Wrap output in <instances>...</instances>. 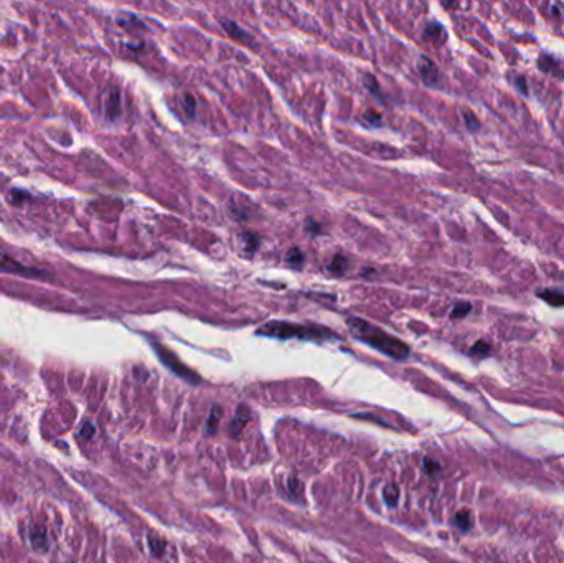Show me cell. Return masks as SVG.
I'll use <instances>...</instances> for the list:
<instances>
[{
	"label": "cell",
	"mask_w": 564,
	"mask_h": 563,
	"mask_svg": "<svg viewBox=\"0 0 564 563\" xmlns=\"http://www.w3.org/2000/svg\"><path fill=\"white\" fill-rule=\"evenodd\" d=\"M348 327L352 329L353 335L358 337L360 340L366 342L368 345L374 347L376 350L383 352L396 360H403L409 355V347L404 342H401L396 337L383 332L380 327H374L369 322L363 321L360 317H348Z\"/></svg>",
	"instance_id": "1"
},
{
	"label": "cell",
	"mask_w": 564,
	"mask_h": 563,
	"mask_svg": "<svg viewBox=\"0 0 564 563\" xmlns=\"http://www.w3.org/2000/svg\"><path fill=\"white\" fill-rule=\"evenodd\" d=\"M417 70H419V73H421V76H422L426 84H429V86H436L437 84L439 71H437L436 65L432 63L429 58H426V56H421V58H419V61H417Z\"/></svg>",
	"instance_id": "4"
},
{
	"label": "cell",
	"mask_w": 564,
	"mask_h": 563,
	"mask_svg": "<svg viewBox=\"0 0 564 563\" xmlns=\"http://www.w3.org/2000/svg\"><path fill=\"white\" fill-rule=\"evenodd\" d=\"M383 496H385V502L390 505V507H394V505L398 504V499H399V491L398 487L394 484H388L383 491Z\"/></svg>",
	"instance_id": "16"
},
{
	"label": "cell",
	"mask_w": 564,
	"mask_h": 563,
	"mask_svg": "<svg viewBox=\"0 0 564 563\" xmlns=\"http://www.w3.org/2000/svg\"><path fill=\"white\" fill-rule=\"evenodd\" d=\"M0 271L4 273H14V274H38L33 270H28V268H25L23 265H20L18 261H15L14 258H10L9 254H5L4 251H0Z\"/></svg>",
	"instance_id": "5"
},
{
	"label": "cell",
	"mask_w": 564,
	"mask_h": 563,
	"mask_svg": "<svg viewBox=\"0 0 564 563\" xmlns=\"http://www.w3.org/2000/svg\"><path fill=\"white\" fill-rule=\"evenodd\" d=\"M463 117H465V124L468 131L475 133V131L480 129V121L477 119V116H475L472 111H463Z\"/></svg>",
	"instance_id": "22"
},
{
	"label": "cell",
	"mask_w": 564,
	"mask_h": 563,
	"mask_svg": "<svg viewBox=\"0 0 564 563\" xmlns=\"http://www.w3.org/2000/svg\"><path fill=\"white\" fill-rule=\"evenodd\" d=\"M181 104H183V109H185V112H186L188 116H190V117L195 116L197 101H195V98H193V95H190V93H185L183 98H181Z\"/></svg>",
	"instance_id": "20"
},
{
	"label": "cell",
	"mask_w": 564,
	"mask_h": 563,
	"mask_svg": "<svg viewBox=\"0 0 564 563\" xmlns=\"http://www.w3.org/2000/svg\"><path fill=\"white\" fill-rule=\"evenodd\" d=\"M286 261L292 266H300L304 263V254L299 248H292L286 254Z\"/></svg>",
	"instance_id": "21"
},
{
	"label": "cell",
	"mask_w": 564,
	"mask_h": 563,
	"mask_svg": "<svg viewBox=\"0 0 564 563\" xmlns=\"http://www.w3.org/2000/svg\"><path fill=\"white\" fill-rule=\"evenodd\" d=\"M363 121L368 122L369 126H380L381 124V114L376 112L374 109H368L365 114H363Z\"/></svg>",
	"instance_id": "23"
},
{
	"label": "cell",
	"mask_w": 564,
	"mask_h": 563,
	"mask_svg": "<svg viewBox=\"0 0 564 563\" xmlns=\"http://www.w3.org/2000/svg\"><path fill=\"white\" fill-rule=\"evenodd\" d=\"M106 112L111 119H114L119 114H121V95H119L117 90H111L108 93V98H106Z\"/></svg>",
	"instance_id": "8"
},
{
	"label": "cell",
	"mask_w": 564,
	"mask_h": 563,
	"mask_svg": "<svg viewBox=\"0 0 564 563\" xmlns=\"http://www.w3.org/2000/svg\"><path fill=\"white\" fill-rule=\"evenodd\" d=\"M70 563H71V561H70Z\"/></svg>",
	"instance_id": "30"
},
{
	"label": "cell",
	"mask_w": 564,
	"mask_h": 563,
	"mask_svg": "<svg viewBox=\"0 0 564 563\" xmlns=\"http://www.w3.org/2000/svg\"><path fill=\"white\" fill-rule=\"evenodd\" d=\"M149 547H150V552H152L155 556H160L162 553L165 552V542L157 535L149 537Z\"/></svg>",
	"instance_id": "17"
},
{
	"label": "cell",
	"mask_w": 564,
	"mask_h": 563,
	"mask_svg": "<svg viewBox=\"0 0 564 563\" xmlns=\"http://www.w3.org/2000/svg\"><path fill=\"white\" fill-rule=\"evenodd\" d=\"M30 540L35 550H46L48 539H46V530L41 525H35L30 529Z\"/></svg>",
	"instance_id": "9"
},
{
	"label": "cell",
	"mask_w": 564,
	"mask_h": 563,
	"mask_svg": "<svg viewBox=\"0 0 564 563\" xmlns=\"http://www.w3.org/2000/svg\"><path fill=\"white\" fill-rule=\"evenodd\" d=\"M422 35H424L426 40L434 41V43H437V45H441V43H444V41H446V38H447V35H446V32H444L442 25L441 23H436V22L429 23L428 27H426Z\"/></svg>",
	"instance_id": "7"
},
{
	"label": "cell",
	"mask_w": 564,
	"mask_h": 563,
	"mask_svg": "<svg viewBox=\"0 0 564 563\" xmlns=\"http://www.w3.org/2000/svg\"><path fill=\"white\" fill-rule=\"evenodd\" d=\"M259 335L277 337V339H309V340H320V339H334V334L328 329L317 327V325H300L291 322L271 321L258 329Z\"/></svg>",
	"instance_id": "2"
},
{
	"label": "cell",
	"mask_w": 564,
	"mask_h": 563,
	"mask_svg": "<svg viewBox=\"0 0 564 563\" xmlns=\"http://www.w3.org/2000/svg\"><path fill=\"white\" fill-rule=\"evenodd\" d=\"M251 420V411H249V408L246 405H240L238 406V410H236V416H234V420L231 421V424H229V433L233 435V436H238L240 435V431L246 426V423Z\"/></svg>",
	"instance_id": "6"
},
{
	"label": "cell",
	"mask_w": 564,
	"mask_h": 563,
	"mask_svg": "<svg viewBox=\"0 0 564 563\" xmlns=\"http://www.w3.org/2000/svg\"><path fill=\"white\" fill-rule=\"evenodd\" d=\"M94 431H96V428H94V424H91V423H84L83 426H81L79 435H81V438H84V440H89V438L94 436Z\"/></svg>",
	"instance_id": "24"
},
{
	"label": "cell",
	"mask_w": 564,
	"mask_h": 563,
	"mask_svg": "<svg viewBox=\"0 0 564 563\" xmlns=\"http://www.w3.org/2000/svg\"><path fill=\"white\" fill-rule=\"evenodd\" d=\"M307 231H313V233H320L322 231V227L318 223H315L313 220H307V225H305Z\"/></svg>",
	"instance_id": "27"
},
{
	"label": "cell",
	"mask_w": 564,
	"mask_h": 563,
	"mask_svg": "<svg viewBox=\"0 0 564 563\" xmlns=\"http://www.w3.org/2000/svg\"><path fill=\"white\" fill-rule=\"evenodd\" d=\"M241 241H243V248L246 253H254L258 251V248L261 245V240L259 236L256 233H251V231H246V233L241 235Z\"/></svg>",
	"instance_id": "12"
},
{
	"label": "cell",
	"mask_w": 564,
	"mask_h": 563,
	"mask_svg": "<svg viewBox=\"0 0 564 563\" xmlns=\"http://www.w3.org/2000/svg\"><path fill=\"white\" fill-rule=\"evenodd\" d=\"M538 297L544 299L549 306L553 308H562L564 306V292L556 291V289H543L538 291Z\"/></svg>",
	"instance_id": "10"
},
{
	"label": "cell",
	"mask_w": 564,
	"mask_h": 563,
	"mask_svg": "<svg viewBox=\"0 0 564 563\" xmlns=\"http://www.w3.org/2000/svg\"><path fill=\"white\" fill-rule=\"evenodd\" d=\"M454 522H455L457 527H459L460 530H463V532H467L470 529V525H472V522H470V514L467 510L457 512L455 517H454Z\"/></svg>",
	"instance_id": "18"
},
{
	"label": "cell",
	"mask_w": 564,
	"mask_h": 563,
	"mask_svg": "<svg viewBox=\"0 0 564 563\" xmlns=\"http://www.w3.org/2000/svg\"><path fill=\"white\" fill-rule=\"evenodd\" d=\"M470 311H472V306L468 302H457L454 306V309L450 311V319H462V317H465Z\"/></svg>",
	"instance_id": "19"
},
{
	"label": "cell",
	"mask_w": 564,
	"mask_h": 563,
	"mask_svg": "<svg viewBox=\"0 0 564 563\" xmlns=\"http://www.w3.org/2000/svg\"><path fill=\"white\" fill-rule=\"evenodd\" d=\"M328 271L332 273V274H337V276H342V274L347 271V268H348V261H347V258H345V256H342V254H337L334 259H332L330 263H328Z\"/></svg>",
	"instance_id": "13"
},
{
	"label": "cell",
	"mask_w": 564,
	"mask_h": 563,
	"mask_svg": "<svg viewBox=\"0 0 564 563\" xmlns=\"http://www.w3.org/2000/svg\"><path fill=\"white\" fill-rule=\"evenodd\" d=\"M366 78H368V79H366V86L373 91V95H380L378 81H376V78H373V76H366Z\"/></svg>",
	"instance_id": "26"
},
{
	"label": "cell",
	"mask_w": 564,
	"mask_h": 563,
	"mask_svg": "<svg viewBox=\"0 0 564 563\" xmlns=\"http://www.w3.org/2000/svg\"><path fill=\"white\" fill-rule=\"evenodd\" d=\"M221 406H213L211 410V415H210V420H208V424H206V433L208 435H213L218 428V423H219V418H221Z\"/></svg>",
	"instance_id": "14"
},
{
	"label": "cell",
	"mask_w": 564,
	"mask_h": 563,
	"mask_svg": "<svg viewBox=\"0 0 564 563\" xmlns=\"http://www.w3.org/2000/svg\"><path fill=\"white\" fill-rule=\"evenodd\" d=\"M223 27H224V30H226V32L229 33V36H233V38L238 40V41H249V40H253L246 32H244V30H241L240 27H238V25H236L234 22H231V20H223Z\"/></svg>",
	"instance_id": "11"
},
{
	"label": "cell",
	"mask_w": 564,
	"mask_h": 563,
	"mask_svg": "<svg viewBox=\"0 0 564 563\" xmlns=\"http://www.w3.org/2000/svg\"><path fill=\"white\" fill-rule=\"evenodd\" d=\"M490 352H492L490 343L485 340H479L472 349H470V355H474V357H477V359H484Z\"/></svg>",
	"instance_id": "15"
},
{
	"label": "cell",
	"mask_w": 564,
	"mask_h": 563,
	"mask_svg": "<svg viewBox=\"0 0 564 563\" xmlns=\"http://www.w3.org/2000/svg\"><path fill=\"white\" fill-rule=\"evenodd\" d=\"M515 83H516V86L520 88V91H522V95H528V86L525 84V79H523L522 76H518Z\"/></svg>",
	"instance_id": "28"
},
{
	"label": "cell",
	"mask_w": 564,
	"mask_h": 563,
	"mask_svg": "<svg viewBox=\"0 0 564 563\" xmlns=\"http://www.w3.org/2000/svg\"><path fill=\"white\" fill-rule=\"evenodd\" d=\"M289 487H291V491L299 489V487H300L299 481H297V479H294V478H291V479H289Z\"/></svg>",
	"instance_id": "29"
},
{
	"label": "cell",
	"mask_w": 564,
	"mask_h": 563,
	"mask_svg": "<svg viewBox=\"0 0 564 563\" xmlns=\"http://www.w3.org/2000/svg\"><path fill=\"white\" fill-rule=\"evenodd\" d=\"M424 467H426V472H429V474H434V472L439 471V469H441V466H439L437 462L431 461V459H426L424 461Z\"/></svg>",
	"instance_id": "25"
},
{
	"label": "cell",
	"mask_w": 564,
	"mask_h": 563,
	"mask_svg": "<svg viewBox=\"0 0 564 563\" xmlns=\"http://www.w3.org/2000/svg\"><path fill=\"white\" fill-rule=\"evenodd\" d=\"M152 345L155 349L157 355H159L160 362L167 368H170L173 373H177L178 377L185 378L186 381H190V383H200V377H198V375L193 372V370H190V368H188L186 365L181 364V360L173 352H170V350H168L167 347L160 345V343H157V342H154Z\"/></svg>",
	"instance_id": "3"
}]
</instances>
